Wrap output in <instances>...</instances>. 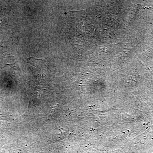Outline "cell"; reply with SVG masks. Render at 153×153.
Here are the masks:
<instances>
[{"mask_svg":"<svg viewBox=\"0 0 153 153\" xmlns=\"http://www.w3.org/2000/svg\"><path fill=\"white\" fill-rule=\"evenodd\" d=\"M27 63L36 75H44L49 70L45 61L42 59L30 57L27 59Z\"/></svg>","mask_w":153,"mask_h":153,"instance_id":"6da1fadb","label":"cell"}]
</instances>
